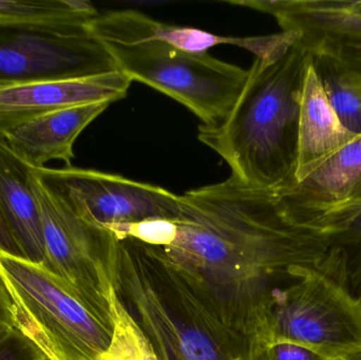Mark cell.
Listing matches in <instances>:
<instances>
[{
    "label": "cell",
    "mask_w": 361,
    "mask_h": 360,
    "mask_svg": "<svg viewBox=\"0 0 361 360\" xmlns=\"http://www.w3.org/2000/svg\"><path fill=\"white\" fill-rule=\"evenodd\" d=\"M345 360H361V355H360V356H356V357H353V359H345Z\"/></svg>",
    "instance_id": "603a6c76"
},
{
    "label": "cell",
    "mask_w": 361,
    "mask_h": 360,
    "mask_svg": "<svg viewBox=\"0 0 361 360\" xmlns=\"http://www.w3.org/2000/svg\"><path fill=\"white\" fill-rule=\"evenodd\" d=\"M104 44L118 71L182 104L205 126L224 120L248 77V70L207 52H188L158 40Z\"/></svg>",
    "instance_id": "5b68a950"
},
{
    "label": "cell",
    "mask_w": 361,
    "mask_h": 360,
    "mask_svg": "<svg viewBox=\"0 0 361 360\" xmlns=\"http://www.w3.org/2000/svg\"><path fill=\"white\" fill-rule=\"evenodd\" d=\"M316 70L326 97L341 124L354 135H361V84L343 70L315 61Z\"/></svg>",
    "instance_id": "ac0fdd59"
},
{
    "label": "cell",
    "mask_w": 361,
    "mask_h": 360,
    "mask_svg": "<svg viewBox=\"0 0 361 360\" xmlns=\"http://www.w3.org/2000/svg\"><path fill=\"white\" fill-rule=\"evenodd\" d=\"M171 222L173 236L159 249L199 277L231 323L259 345L278 293L303 271L328 268L329 239L286 220L276 190L233 175L180 196Z\"/></svg>",
    "instance_id": "6da1fadb"
},
{
    "label": "cell",
    "mask_w": 361,
    "mask_h": 360,
    "mask_svg": "<svg viewBox=\"0 0 361 360\" xmlns=\"http://www.w3.org/2000/svg\"><path fill=\"white\" fill-rule=\"evenodd\" d=\"M133 80L121 71L0 87V137L49 112L124 99Z\"/></svg>",
    "instance_id": "4fadbf2b"
},
{
    "label": "cell",
    "mask_w": 361,
    "mask_h": 360,
    "mask_svg": "<svg viewBox=\"0 0 361 360\" xmlns=\"http://www.w3.org/2000/svg\"><path fill=\"white\" fill-rule=\"evenodd\" d=\"M18 325L14 306L4 281L0 278V332Z\"/></svg>",
    "instance_id": "44dd1931"
},
{
    "label": "cell",
    "mask_w": 361,
    "mask_h": 360,
    "mask_svg": "<svg viewBox=\"0 0 361 360\" xmlns=\"http://www.w3.org/2000/svg\"><path fill=\"white\" fill-rule=\"evenodd\" d=\"M296 342L332 360L361 355V299L326 270L309 268L278 293L265 345Z\"/></svg>",
    "instance_id": "8992f818"
},
{
    "label": "cell",
    "mask_w": 361,
    "mask_h": 360,
    "mask_svg": "<svg viewBox=\"0 0 361 360\" xmlns=\"http://www.w3.org/2000/svg\"><path fill=\"white\" fill-rule=\"evenodd\" d=\"M271 15L282 31H294L315 61H326L361 84L360 0H231Z\"/></svg>",
    "instance_id": "8fae6325"
},
{
    "label": "cell",
    "mask_w": 361,
    "mask_h": 360,
    "mask_svg": "<svg viewBox=\"0 0 361 360\" xmlns=\"http://www.w3.org/2000/svg\"><path fill=\"white\" fill-rule=\"evenodd\" d=\"M276 194L280 211L294 225L330 241L345 234L361 217V135Z\"/></svg>",
    "instance_id": "30bf717a"
},
{
    "label": "cell",
    "mask_w": 361,
    "mask_h": 360,
    "mask_svg": "<svg viewBox=\"0 0 361 360\" xmlns=\"http://www.w3.org/2000/svg\"><path fill=\"white\" fill-rule=\"evenodd\" d=\"M0 278L17 323L51 360H103L114 340L116 319L91 310L44 266L2 252Z\"/></svg>",
    "instance_id": "277c9868"
},
{
    "label": "cell",
    "mask_w": 361,
    "mask_h": 360,
    "mask_svg": "<svg viewBox=\"0 0 361 360\" xmlns=\"http://www.w3.org/2000/svg\"><path fill=\"white\" fill-rule=\"evenodd\" d=\"M89 25L0 20V87L118 71Z\"/></svg>",
    "instance_id": "52a82bcc"
},
{
    "label": "cell",
    "mask_w": 361,
    "mask_h": 360,
    "mask_svg": "<svg viewBox=\"0 0 361 360\" xmlns=\"http://www.w3.org/2000/svg\"><path fill=\"white\" fill-rule=\"evenodd\" d=\"M108 272L116 300L158 360H256L205 283L162 249L116 238Z\"/></svg>",
    "instance_id": "7a4b0ae2"
},
{
    "label": "cell",
    "mask_w": 361,
    "mask_h": 360,
    "mask_svg": "<svg viewBox=\"0 0 361 360\" xmlns=\"http://www.w3.org/2000/svg\"><path fill=\"white\" fill-rule=\"evenodd\" d=\"M33 173L44 190L74 215L106 230L173 219L179 213L178 194L122 175L74 166L33 167Z\"/></svg>",
    "instance_id": "9c48e42d"
},
{
    "label": "cell",
    "mask_w": 361,
    "mask_h": 360,
    "mask_svg": "<svg viewBox=\"0 0 361 360\" xmlns=\"http://www.w3.org/2000/svg\"><path fill=\"white\" fill-rule=\"evenodd\" d=\"M89 27L103 42L131 44L158 40L192 53H205L212 46L231 44L250 51L256 58L262 61L280 58L299 40L298 34L294 31L252 37H227L195 27L160 23L133 10L99 13Z\"/></svg>",
    "instance_id": "7c38bea8"
},
{
    "label": "cell",
    "mask_w": 361,
    "mask_h": 360,
    "mask_svg": "<svg viewBox=\"0 0 361 360\" xmlns=\"http://www.w3.org/2000/svg\"><path fill=\"white\" fill-rule=\"evenodd\" d=\"M0 360H51L20 325L0 332Z\"/></svg>",
    "instance_id": "d6986e66"
},
{
    "label": "cell",
    "mask_w": 361,
    "mask_h": 360,
    "mask_svg": "<svg viewBox=\"0 0 361 360\" xmlns=\"http://www.w3.org/2000/svg\"><path fill=\"white\" fill-rule=\"evenodd\" d=\"M99 13L86 0H0V20L15 23H91Z\"/></svg>",
    "instance_id": "e0dca14e"
},
{
    "label": "cell",
    "mask_w": 361,
    "mask_h": 360,
    "mask_svg": "<svg viewBox=\"0 0 361 360\" xmlns=\"http://www.w3.org/2000/svg\"><path fill=\"white\" fill-rule=\"evenodd\" d=\"M360 1H361V0H360Z\"/></svg>",
    "instance_id": "cb8c5ba5"
},
{
    "label": "cell",
    "mask_w": 361,
    "mask_h": 360,
    "mask_svg": "<svg viewBox=\"0 0 361 360\" xmlns=\"http://www.w3.org/2000/svg\"><path fill=\"white\" fill-rule=\"evenodd\" d=\"M0 213L25 259L44 266L46 245L33 167L11 150L4 137H0Z\"/></svg>",
    "instance_id": "2e32d148"
},
{
    "label": "cell",
    "mask_w": 361,
    "mask_h": 360,
    "mask_svg": "<svg viewBox=\"0 0 361 360\" xmlns=\"http://www.w3.org/2000/svg\"><path fill=\"white\" fill-rule=\"evenodd\" d=\"M256 360H332L296 342L276 340L261 347Z\"/></svg>",
    "instance_id": "ffe728a7"
},
{
    "label": "cell",
    "mask_w": 361,
    "mask_h": 360,
    "mask_svg": "<svg viewBox=\"0 0 361 360\" xmlns=\"http://www.w3.org/2000/svg\"><path fill=\"white\" fill-rule=\"evenodd\" d=\"M47 259L44 268L59 277L85 304L114 319L109 299L108 262L116 236L85 221L61 204L33 173Z\"/></svg>",
    "instance_id": "ba28073f"
},
{
    "label": "cell",
    "mask_w": 361,
    "mask_h": 360,
    "mask_svg": "<svg viewBox=\"0 0 361 360\" xmlns=\"http://www.w3.org/2000/svg\"><path fill=\"white\" fill-rule=\"evenodd\" d=\"M108 106L87 104L49 112L19 125L2 137L11 150L34 168L44 167L53 160L72 166L76 139Z\"/></svg>",
    "instance_id": "5bb4252c"
},
{
    "label": "cell",
    "mask_w": 361,
    "mask_h": 360,
    "mask_svg": "<svg viewBox=\"0 0 361 360\" xmlns=\"http://www.w3.org/2000/svg\"><path fill=\"white\" fill-rule=\"evenodd\" d=\"M310 58L298 42L275 61L255 58L224 120L197 129V139L216 152L231 167V175L246 186L277 190L294 178Z\"/></svg>",
    "instance_id": "3957f363"
},
{
    "label": "cell",
    "mask_w": 361,
    "mask_h": 360,
    "mask_svg": "<svg viewBox=\"0 0 361 360\" xmlns=\"http://www.w3.org/2000/svg\"><path fill=\"white\" fill-rule=\"evenodd\" d=\"M0 252L8 254V255L14 256V257L25 259L20 247L17 244L16 240L13 237L8 224L4 221L1 213H0Z\"/></svg>",
    "instance_id": "7402d4cb"
},
{
    "label": "cell",
    "mask_w": 361,
    "mask_h": 360,
    "mask_svg": "<svg viewBox=\"0 0 361 360\" xmlns=\"http://www.w3.org/2000/svg\"><path fill=\"white\" fill-rule=\"evenodd\" d=\"M357 137L341 124L333 110L311 56L301 95L296 166L290 182L305 179L326 159Z\"/></svg>",
    "instance_id": "9a60e30c"
}]
</instances>
